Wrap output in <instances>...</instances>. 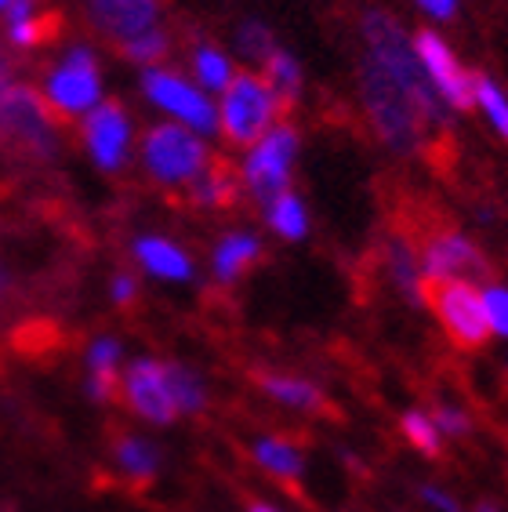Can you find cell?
Returning <instances> with one entry per match:
<instances>
[{
	"mask_svg": "<svg viewBox=\"0 0 508 512\" xmlns=\"http://www.w3.org/2000/svg\"><path fill=\"white\" fill-rule=\"evenodd\" d=\"M233 44H236V55L240 59H247L251 66H265L269 62V55H273L280 44H276V33L265 26L262 19H244L240 26H236L233 33Z\"/></svg>",
	"mask_w": 508,
	"mask_h": 512,
	"instance_id": "cell-27",
	"label": "cell"
},
{
	"mask_svg": "<svg viewBox=\"0 0 508 512\" xmlns=\"http://www.w3.org/2000/svg\"><path fill=\"white\" fill-rule=\"evenodd\" d=\"M258 258H262V240L254 237V233H240V229H236V233H225L215 244V255H211L215 280L222 287L236 284Z\"/></svg>",
	"mask_w": 508,
	"mask_h": 512,
	"instance_id": "cell-14",
	"label": "cell"
},
{
	"mask_svg": "<svg viewBox=\"0 0 508 512\" xmlns=\"http://www.w3.org/2000/svg\"><path fill=\"white\" fill-rule=\"evenodd\" d=\"M421 498H425V502H432L440 512H461L458 502H454V498H447L443 491H436V487H425V491H421Z\"/></svg>",
	"mask_w": 508,
	"mask_h": 512,
	"instance_id": "cell-36",
	"label": "cell"
},
{
	"mask_svg": "<svg viewBox=\"0 0 508 512\" xmlns=\"http://www.w3.org/2000/svg\"><path fill=\"white\" fill-rule=\"evenodd\" d=\"M11 4H15V0H0V15H4V11H8Z\"/></svg>",
	"mask_w": 508,
	"mask_h": 512,
	"instance_id": "cell-40",
	"label": "cell"
},
{
	"mask_svg": "<svg viewBox=\"0 0 508 512\" xmlns=\"http://www.w3.org/2000/svg\"><path fill=\"white\" fill-rule=\"evenodd\" d=\"M189 66H193V77H196V88L207 91V95H222L236 77V66H233V55H225L218 44H196L189 51Z\"/></svg>",
	"mask_w": 508,
	"mask_h": 512,
	"instance_id": "cell-19",
	"label": "cell"
},
{
	"mask_svg": "<svg viewBox=\"0 0 508 512\" xmlns=\"http://www.w3.org/2000/svg\"><path fill=\"white\" fill-rule=\"evenodd\" d=\"M265 222H269V229H273L276 237H284V240H305V233H309L305 204L294 197L291 189L280 193L273 204L265 207Z\"/></svg>",
	"mask_w": 508,
	"mask_h": 512,
	"instance_id": "cell-25",
	"label": "cell"
},
{
	"mask_svg": "<svg viewBox=\"0 0 508 512\" xmlns=\"http://www.w3.org/2000/svg\"><path fill=\"white\" fill-rule=\"evenodd\" d=\"M19 80H15V66H11L8 51L0 44V109H4V99H8V91L15 88ZM0 146H4V131H0Z\"/></svg>",
	"mask_w": 508,
	"mask_h": 512,
	"instance_id": "cell-35",
	"label": "cell"
},
{
	"mask_svg": "<svg viewBox=\"0 0 508 512\" xmlns=\"http://www.w3.org/2000/svg\"><path fill=\"white\" fill-rule=\"evenodd\" d=\"M131 251H135L138 266L160 280H189L193 276V258L164 237H138Z\"/></svg>",
	"mask_w": 508,
	"mask_h": 512,
	"instance_id": "cell-16",
	"label": "cell"
},
{
	"mask_svg": "<svg viewBox=\"0 0 508 512\" xmlns=\"http://www.w3.org/2000/svg\"><path fill=\"white\" fill-rule=\"evenodd\" d=\"M218 135L229 146H254L265 131L273 128L276 117L284 113L273 88L265 84L262 73H236L233 84L218 95Z\"/></svg>",
	"mask_w": 508,
	"mask_h": 512,
	"instance_id": "cell-3",
	"label": "cell"
},
{
	"mask_svg": "<svg viewBox=\"0 0 508 512\" xmlns=\"http://www.w3.org/2000/svg\"><path fill=\"white\" fill-rule=\"evenodd\" d=\"M240 171H233L222 160H211L207 171L189 186V200L204 211H222V207H233L240 197Z\"/></svg>",
	"mask_w": 508,
	"mask_h": 512,
	"instance_id": "cell-17",
	"label": "cell"
},
{
	"mask_svg": "<svg viewBox=\"0 0 508 512\" xmlns=\"http://www.w3.org/2000/svg\"><path fill=\"white\" fill-rule=\"evenodd\" d=\"M120 51H124V59H131V62H138V66L153 69L157 62H164L167 55H171V37H167V33L157 26V30H149V33H142V37L127 40Z\"/></svg>",
	"mask_w": 508,
	"mask_h": 512,
	"instance_id": "cell-29",
	"label": "cell"
},
{
	"mask_svg": "<svg viewBox=\"0 0 508 512\" xmlns=\"http://www.w3.org/2000/svg\"><path fill=\"white\" fill-rule=\"evenodd\" d=\"M117 364H120V342L117 338H95L88 349V393L91 400L98 404H106L113 400L120 389V378H117Z\"/></svg>",
	"mask_w": 508,
	"mask_h": 512,
	"instance_id": "cell-18",
	"label": "cell"
},
{
	"mask_svg": "<svg viewBox=\"0 0 508 512\" xmlns=\"http://www.w3.org/2000/svg\"><path fill=\"white\" fill-rule=\"evenodd\" d=\"M142 95H146L160 113L171 117V124L196 131L200 138L218 135V106L215 99L200 91L189 77L175 73V69L153 66L142 69Z\"/></svg>",
	"mask_w": 508,
	"mask_h": 512,
	"instance_id": "cell-7",
	"label": "cell"
},
{
	"mask_svg": "<svg viewBox=\"0 0 508 512\" xmlns=\"http://www.w3.org/2000/svg\"><path fill=\"white\" fill-rule=\"evenodd\" d=\"M124 400L138 418H146L153 425H171L178 418V407L171 400V389H167L164 364L149 360V356H142V360H135V364L127 367Z\"/></svg>",
	"mask_w": 508,
	"mask_h": 512,
	"instance_id": "cell-12",
	"label": "cell"
},
{
	"mask_svg": "<svg viewBox=\"0 0 508 512\" xmlns=\"http://www.w3.org/2000/svg\"><path fill=\"white\" fill-rule=\"evenodd\" d=\"M429 19H436V22H450L454 15H458V4L461 0H414Z\"/></svg>",
	"mask_w": 508,
	"mask_h": 512,
	"instance_id": "cell-34",
	"label": "cell"
},
{
	"mask_svg": "<svg viewBox=\"0 0 508 512\" xmlns=\"http://www.w3.org/2000/svg\"><path fill=\"white\" fill-rule=\"evenodd\" d=\"M385 269H389V276H392V287H396L411 306L425 302V298H421L425 280H421L418 251H414L407 233H392V237L385 240Z\"/></svg>",
	"mask_w": 508,
	"mask_h": 512,
	"instance_id": "cell-15",
	"label": "cell"
},
{
	"mask_svg": "<svg viewBox=\"0 0 508 512\" xmlns=\"http://www.w3.org/2000/svg\"><path fill=\"white\" fill-rule=\"evenodd\" d=\"M211 149L196 131L182 124H153L142 135V168L164 189H189L211 164Z\"/></svg>",
	"mask_w": 508,
	"mask_h": 512,
	"instance_id": "cell-2",
	"label": "cell"
},
{
	"mask_svg": "<svg viewBox=\"0 0 508 512\" xmlns=\"http://www.w3.org/2000/svg\"><path fill=\"white\" fill-rule=\"evenodd\" d=\"M265 84L273 88V95L280 99V106L291 109L294 102L302 99V91H305V73H302V62L294 59L287 48H276L273 55H269V62H265Z\"/></svg>",
	"mask_w": 508,
	"mask_h": 512,
	"instance_id": "cell-20",
	"label": "cell"
},
{
	"mask_svg": "<svg viewBox=\"0 0 508 512\" xmlns=\"http://www.w3.org/2000/svg\"><path fill=\"white\" fill-rule=\"evenodd\" d=\"M109 295H113L117 306H131V302L138 298V280L131 273H117L113 276V284H109Z\"/></svg>",
	"mask_w": 508,
	"mask_h": 512,
	"instance_id": "cell-33",
	"label": "cell"
},
{
	"mask_svg": "<svg viewBox=\"0 0 508 512\" xmlns=\"http://www.w3.org/2000/svg\"><path fill=\"white\" fill-rule=\"evenodd\" d=\"M84 146L98 171H120L131 157V117L120 102H98L84 117Z\"/></svg>",
	"mask_w": 508,
	"mask_h": 512,
	"instance_id": "cell-11",
	"label": "cell"
},
{
	"mask_svg": "<svg viewBox=\"0 0 508 512\" xmlns=\"http://www.w3.org/2000/svg\"><path fill=\"white\" fill-rule=\"evenodd\" d=\"M472 106L487 117V124L508 142V95L487 73H472Z\"/></svg>",
	"mask_w": 508,
	"mask_h": 512,
	"instance_id": "cell-24",
	"label": "cell"
},
{
	"mask_svg": "<svg viewBox=\"0 0 508 512\" xmlns=\"http://www.w3.org/2000/svg\"><path fill=\"white\" fill-rule=\"evenodd\" d=\"M298 146H302V138L291 124H273L254 146H247L244 160H240V186L262 207H269L280 193H287Z\"/></svg>",
	"mask_w": 508,
	"mask_h": 512,
	"instance_id": "cell-4",
	"label": "cell"
},
{
	"mask_svg": "<svg viewBox=\"0 0 508 512\" xmlns=\"http://www.w3.org/2000/svg\"><path fill=\"white\" fill-rule=\"evenodd\" d=\"M403 436L414 451L429 454V458H440V429L432 422L429 414L421 411H407L403 414Z\"/></svg>",
	"mask_w": 508,
	"mask_h": 512,
	"instance_id": "cell-30",
	"label": "cell"
},
{
	"mask_svg": "<svg viewBox=\"0 0 508 512\" xmlns=\"http://www.w3.org/2000/svg\"><path fill=\"white\" fill-rule=\"evenodd\" d=\"M11 284H15V280H11V269L4 266V262H0V302H4V298H8Z\"/></svg>",
	"mask_w": 508,
	"mask_h": 512,
	"instance_id": "cell-37",
	"label": "cell"
},
{
	"mask_svg": "<svg viewBox=\"0 0 508 512\" xmlns=\"http://www.w3.org/2000/svg\"><path fill=\"white\" fill-rule=\"evenodd\" d=\"M40 99L59 117H88L102 102V66H98L95 48L73 44L44 77Z\"/></svg>",
	"mask_w": 508,
	"mask_h": 512,
	"instance_id": "cell-5",
	"label": "cell"
},
{
	"mask_svg": "<svg viewBox=\"0 0 508 512\" xmlns=\"http://www.w3.org/2000/svg\"><path fill=\"white\" fill-rule=\"evenodd\" d=\"M483 309H487L490 335L508 338V287L490 284L487 291H483Z\"/></svg>",
	"mask_w": 508,
	"mask_h": 512,
	"instance_id": "cell-31",
	"label": "cell"
},
{
	"mask_svg": "<svg viewBox=\"0 0 508 512\" xmlns=\"http://www.w3.org/2000/svg\"><path fill=\"white\" fill-rule=\"evenodd\" d=\"M476 512H498V509H494V505H490V502H483V505H479Z\"/></svg>",
	"mask_w": 508,
	"mask_h": 512,
	"instance_id": "cell-39",
	"label": "cell"
},
{
	"mask_svg": "<svg viewBox=\"0 0 508 512\" xmlns=\"http://www.w3.org/2000/svg\"><path fill=\"white\" fill-rule=\"evenodd\" d=\"M0 131L8 146H22L37 160H51L59 153V128L51 120V109L30 84H15L8 91L0 109Z\"/></svg>",
	"mask_w": 508,
	"mask_h": 512,
	"instance_id": "cell-8",
	"label": "cell"
},
{
	"mask_svg": "<svg viewBox=\"0 0 508 512\" xmlns=\"http://www.w3.org/2000/svg\"><path fill=\"white\" fill-rule=\"evenodd\" d=\"M429 418L436 422V429H443V433H450V436L469 433V418H465L458 407H436V414H429Z\"/></svg>",
	"mask_w": 508,
	"mask_h": 512,
	"instance_id": "cell-32",
	"label": "cell"
},
{
	"mask_svg": "<svg viewBox=\"0 0 508 512\" xmlns=\"http://www.w3.org/2000/svg\"><path fill=\"white\" fill-rule=\"evenodd\" d=\"M421 298L432 306L436 320L443 324L447 338L461 353H476L490 338L487 309H483V291L469 280H432L421 287Z\"/></svg>",
	"mask_w": 508,
	"mask_h": 512,
	"instance_id": "cell-6",
	"label": "cell"
},
{
	"mask_svg": "<svg viewBox=\"0 0 508 512\" xmlns=\"http://www.w3.org/2000/svg\"><path fill=\"white\" fill-rule=\"evenodd\" d=\"M164 0H91L88 19L98 33L124 48L127 40L157 30Z\"/></svg>",
	"mask_w": 508,
	"mask_h": 512,
	"instance_id": "cell-13",
	"label": "cell"
},
{
	"mask_svg": "<svg viewBox=\"0 0 508 512\" xmlns=\"http://www.w3.org/2000/svg\"><path fill=\"white\" fill-rule=\"evenodd\" d=\"M4 19H8V44L19 51H30L37 48L40 40H44V33H48V26H44V19L37 15V0H15L8 11H4Z\"/></svg>",
	"mask_w": 508,
	"mask_h": 512,
	"instance_id": "cell-23",
	"label": "cell"
},
{
	"mask_svg": "<svg viewBox=\"0 0 508 512\" xmlns=\"http://www.w3.org/2000/svg\"><path fill=\"white\" fill-rule=\"evenodd\" d=\"M167 371V389H171V400H175L178 414H200L207 407V389L200 382L196 371H189L186 364H164Z\"/></svg>",
	"mask_w": 508,
	"mask_h": 512,
	"instance_id": "cell-26",
	"label": "cell"
},
{
	"mask_svg": "<svg viewBox=\"0 0 508 512\" xmlns=\"http://www.w3.org/2000/svg\"><path fill=\"white\" fill-rule=\"evenodd\" d=\"M411 40H414V55H418L421 69H425L432 91L443 99V106H447L450 113L472 109V73L461 66L447 40L436 30H418Z\"/></svg>",
	"mask_w": 508,
	"mask_h": 512,
	"instance_id": "cell-10",
	"label": "cell"
},
{
	"mask_svg": "<svg viewBox=\"0 0 508 512\" xmlns=\"http://www.w3.org/2000/svg\"><path fill=\"white\" fill-rule=\"evenodd\" d=\"M254 382H258V389H262V393H269L273 400H280V404H287V407H298V411H316V407L323 404L320 389H316L313 382H302V378L258 371V375H254Z\"/></svg>",
	"mask_w": 508,
	"mask_h": 512,
	"instance_id": "cell-21",
	"label": "cell"
},
{
	"mask_svg": "<svg viewBox=\"0 0 508 512\" xmlns=\"http://www.w3.org/2000/svg\"><path fill=\"white\" fill-rule=\"evenodd\" d=\"M251 512H276V509H269L265 502H251Z\"/></svg>",
	"mask_w": 508,
	"mask_h": 512,
	"instance_id": "cell-38",
	"label": "cell"
},
{
	"mask_svg": "<svg viewBox=\"0 0 508 512\" xmlns=\"http://www.w3.org/2000/svg\"><path fill=\"white\" fill-rule=\"evenodd\" d=\"M418 266L425 284H432V280H469V284H479V280L490 276L487 255L458 229L429 233L418 251Z\"/></svg>",
	"mask_w": 508,
	"mask_h": 512,
	"instance_id": "cell-9",
	"label": "cell"
},
{
	"mask_svg": "<svg viewBox=\"0 0 508 512\" xmlns=\"http://www.w3.org/2000/svg\"><path fill=\"white\" fill-rule=\"evenodd\" d=\"M113 458H117V465L124 469L131 480H153L160 469V451L149 440H142V436H117V444H113Z\"/></svg>",
	"mask_w": 508,
	"mask_h": 512,
	"instance_id": "cell-22",
	"label": "cell"
},
{
	"mask_svg": "<svg viewBox=\"0 0 508 512\" xmlns=\"http://www.w3.org/2000/svg\"><path fill=\"white\" fill-rule=\"evenodd\" d=\"M360 106L371 131L396 153L418 157L429 146L432 131L450 128V109L432 91L411 33L385 8H367L360 15Z\"/></svg>",
	"mask_w": 508,
	"mask_h": 512,
	"instance_id": "cell-1",
	"label": "cell"
},
{
	"mask_svg": "<svg viewBox=\"0 0 508 512\" xmlns=\"http://www.w3.org/2000/svg\"><path fill=\"white\" fill-rule=\"evenodd\" d=\"M254 458L265 473L280 476V480H291V476L302 473V454L294 451L287 440H258L254 444Z\"/></svg>",
	"mask_w": 508,
	"mask_h": 512,
	"instance_id": "cell-28",
	"label": "cell"
}]
</instances>
